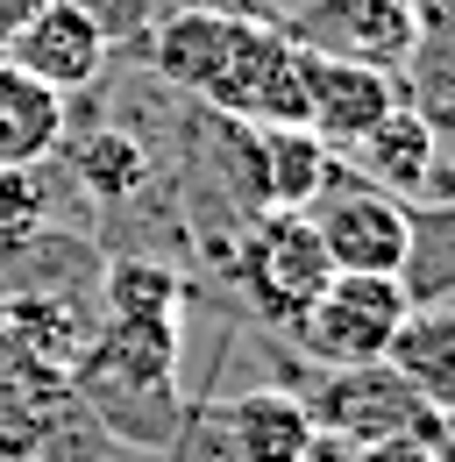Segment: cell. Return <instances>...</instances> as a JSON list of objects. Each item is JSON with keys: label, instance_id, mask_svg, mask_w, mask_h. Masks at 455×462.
I'll return each mask as SVG.
<instances>
[{"label": "cell", "instance_id": "d6986e66", "mask_svg": "<svg viewBox=\"0 0 455 462\" xmlns=\"http://www.w3.org/2000/svg\"><path fill=\"white\" fill-rule=\"evenodd\" d=\"M36 7H43V0H0V51L14 43V29H22V22L36 14Z\"/></svg>", "mask_w": 455, "mask_h": 462}, {"label": "cell", "instance_id": "6da1fadb", "mask_svg": "<svg viewBox=\"0 0 455 462\" xmlns=\"http://www.w3.org/2000/svg\"><path fill=\"white\" fill-rule=\"evenodd\" d=\"M150 64L178 93L249 128H306V51L278 22H249L228 7H178L150 36Z\"/></svg>", "mask_w": 455, "mask_h": 462}, {"label": "cell", "instance_id": "52a82bcc", "mask_svg": "<svg viewBox=\"0 0 455 462\" xmlns=\"http://www.w3.org/2000/svg\"><path fill=\"white\" fill-rule=\"evenodd\" d=\"M313 412V427H328L341 441H392V434H434L441 441V412H427V405L413 399L405 384L392 377V363H363V370H335L328 377V392L306 405Z\"/></svg>", "mask_w": 455, "mask_h": 462}, {"label": "cell", "instance_id": "ac0fdd59", "mask_svg": "<svg viewBox=\"0 0 455 462\" xmlns=\"http://www.w3.org/2000/svg\"><path fill=\"white\" fill-rule=\"evenodd\" d=\"M363 462H441V441L434 434H392V441H370Z\"/></svg>", "mask_w": 455, "mask_h": 462}, {"label": "cell", "instance_id": "8992f818", "mask_svg": "<svg viewBox=\"0 0 455 462\" xmlns=\"http://www.w3.org/2000/svg\"><path fill=\"white\" fill-rule=\"evenodd\" d=\"M107 22H100V7H86V0H43L22 29H14V43L0 51V58H14L29 79H43L51 93H86L100 71H107Z\"/></svg>", "mask_w": 455, "mask_h": 462}, {"label": "cell", "instance_id": "5bb4252c", "mask_svg": "<svg viewBox=\"0 0 455 462\" xmlns=\"http://www.w3.org/2000/svg\"><path fill=\"white\" fill-rule=\"evenodd\" d=\"M71 405V377L43 363H0V462H36Z\"/></svg>", "mask_w": 455, "mask_h": 462}, {"label": "cell", "instance_id": "4fadbf2b", "mask_svg": "<svg viewBox=\"0 0 455 462\" xmlns=\"http://www.w3.org/2000/svg\"><path fill=\"white\" fill-rule=\"evenodd\" d=\"M249 171H256V192H264V214H306L335 185V150L313 128H256Z\"/></svg>", "mask_w": 455, "mask_h": 462}, {"label": "cell", "instance_id": "7c38bea8", "mask_svg": "<svg viewBox=\"0 0 455 462\" xmlns=\"http://www.w3.org/2000/svg\"><path fill=\"white\" fill-rule=\"evenodd\" d=\"M385 363H392V377L427 405V412L455 420V306H441V299L420 306V299H413V313L398 320Z\"/></svg>", "mask_w": 455, "mask_h": 462}, {"label": "cell", "instance_id": "9c48e42d", "mask_svg": "<svg viewBox=\"0 0 455 462\" xmlns=\"http://www.w3.org/2000/svg\"><path fill=\"white\" fill-rule=\"evenodd\" d=\"M348 157H356V171L370 178L377 192H398V199H420L427 185H434V157H441V128L427 107H413V100H398L385 121H370L356 143H348Z\"/></svg>", "mask_w": 455, "mask_h": 462}, {"label": "cell", "instance_id": "7a4b0ae2", "mask_svg": "<svg viewBox=\"0 0 455 462\" xmlns=\"http://www.w3.org/2000/svg\"><path fill=\"white\" fill-rule=\"evenodd\" d=\"M413 313V285L405 271H335L320 299L292 320V342L306 348L320 370H363V363H385L398 320Z\"/></svg>", "mask_w": 455, "mask_h": 462}, {"label": "cell", "instance_id": "2e32d148", "mask_svg": "<svg viewBox=\"0 0 455 462\" xmlns=\"http://www.w3.org/2000/svg\"><path fill=\"white\" fill-rule=\"evenodd\" d=\"M185 278L164 263H107V320H178Z\"/></svg>", "mask_w": 455, "mask_h": 462}, {"label": "cell", "instance_id": "277c9868", "mask_svg": "<svg viewBox=\"0 0 455 462\" xmlns=\"http://www.w3.org/2000/svg\"><path fill=\"white\" fill-rule=\"evenodd\" d=\"M313 235L328 242V263L335 271H405L413 249H420V221H413V199L377 192V185H328L313 207H306Z\"/></svg>", "mask_w": 455, "mask_h": 462}, {"label": "cell", "instance_id": "9a60e30c", "mask_svg": "<svg viewBox=\"0 0 455 462\" xmlns=\"http://www.w3.org/2000/svg\"><path fill=\"white\" fill-rule=\"evenodd\" d=\"M71 171H79V185H86L93 199H135V192L150 185V150H143L135 135H121V128H93V135L71 150Z\"/></svg>", "mask_w": 455, "mask_h": 462}, {"label": "cell", "instance_id": "30bf717a", "mask_svg": "<svg viewBox=\"0 0 455 462\" xmlns=\"http://www.w3.org/2000/svg\"><path fill=\"white\" fill-rule=\"evenodd\" d=\"M214 427H221V456L228 462H299L306 441H313L306 399H292L278 384L235 392L228 405H214Z\"/></svg>", "mask_w": 455, "mask_h": 462}, {"label": "cell", "instance_id": "e0dca14e", "mask_svg": "<svg viewBox=\"0 0 455 462\" xmlns=\"http://www.w3.org/2000/svg\"><path fill=\"white\" fill-rule=\"evenodd\" d=\"M43 214H51L43 178H36V171H0V249L29 242V235L43 228Z\"/></svg>", "mask_w": 455, "mask_h": 462}, {"label": "cell", "instance_id": "8fae6325", "mask_svg": "<svg viewBox=\"0 0 455 462\" xmlns=\"http://www.w3.org/2000/svg\"><path fill=\"white\" fill-rule=\"evenodd\" d=\"M71 135V107L14 58H0V171H43Z\"/></svg>", "mask_w": 455, "mask_h": 462}, {"label": "cell", "instance_id": "5b68a950", "mask_svg": "<svg viewBox=\"0 0 455 462\" xmlns=\"http://www.w3.org/2000/svg\"><path fill=\"white\" fill-rule=\"evenodd\" d=\"M284 36L306 51H328V58L392 71L420 51V14H413V0H306L284 22Z\"/></svg>", "mask_w": 455, "mask_h": 462}, {"label": "cell", "instance_id": "ba28073f", "mask_svg": "<svg viewBox=\"0 0 455 462\" xmlns=\"http://www.w3.org/2000/svg\"><path fill=\"white\" fill-rule=\"evenodd\" d=\"M306 51V43H299ZM405 100L392 71L356 58H328V51H306V128L328 143V150H348L370 121H385Z\"/></svg>", "mask_w": 455, "mask_h": 462}, {"label": "cell", "instance_id": "3957f363", "mask_svg": "<svg viewBox=\"0 0 455 462\" xmlns=\"http://www.w3.org/2000/svg\"><path fill=\"white\" fill-rule=\"evenodd\" d=\"M328 278H335L328 242L313 235L306 214H264L242 235V249H235V285L256 306V320H271V328H292L320 299Z\"/></svg>", "mask_w": 455, "mask_h": 462}]
</instances>
